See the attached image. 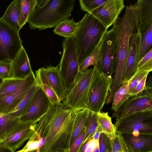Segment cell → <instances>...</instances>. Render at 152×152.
I'll use <instances>...</instances> for the list:
<instances>
[{
    "label": "cell",
    "instance_id": "obj_1",
    "mask_svg": "<svg viewBox=\"0 0 152 152\" xmlns=\"http://www.w3.org/2000/svg\"><path fill=\"white\" fill-rule=\"evenodd\" d=\"M77 111L62 103L51 104L38 122L28 142L38 144L42 138H45L40 152H69Z\"/></svg>",
    "mask_w": 152,
    "mask_h": 152
},
{
    "label": "cell",
    "instance_id": "obj_2",
    "mask_svg": "<svg viewBox=\"0 0 152 152\" xmlns=\"http://www.w3.org/2000/svg\"><path fill=\"white\" fill-rule=\"evenodd\" d=\"M138 9L137 2L130 4L126 7L124 16L117 22L119 25L117 62L112 84L119 86L123 80L129 51L130 37L136 27V16Z\"/></svg>",
    "mask_w": 152,
    "mask_h": 152
},
{
    "label": "cell",
    "instance_id": "obj_3",
    "mask_svg": "<svg viewBox=\"0 0 152 152\" xmlns=\"http://www.w3.org/2000/svg\"><path fill=\"white\" fill-rule=\"evenodd\" d=\"M78 23L74 37L80 65L101 42L107 29L93 15L87 12Z\"/></svg>",
    "mask_w": 152,
    "mask_h": 152
},
{
    "label": "cell",
    "instance_id": "obj_4",
    "mask_svg": "<svg viewBox=\"0 0 152 152\" xmlns=\"http://www.w3.org/2000/svg\"><path fill=\"white\" fill-rule=\"evenodd\" d=\"M75 0H48L40 7H37L28 22L31 29L42 30L56 26L68 19L73 11Z\"/></svg>",
    "mask_w": 152,
    "mask_h": 152
},
{
    "label": "cell",
    "instance_id": "obj_5",
    "mask_svg": "<svg viewBox=\"0 0 152 152\" xmlns=\"http://www.w3.org/2000/svg\"><path fill=\"white\" fill-rule=\"evenodd\" d=\"M100 71L97 67L87 69L82 74L79 72L76 81L66 93L62 103L68 107L77 111L88 109L90 88Z\"/></svg>",
    "mask_w": 152,
    "mask_h": 152
},
{
    "label": "cell",
    "instance_id": "obj_6",
    "mask_svg": "<svg viewBox=\"0 0 152 152\" xmlns=\"http://www.w3.org/2000/svg\"><path fill=\"white\" fill-rule=\"evenodd\" d=\"M119 25L117 22L107 30L99 46L100 58L97 67L104 74L112 77L117 62Z\"/></svg>",
    "mask_w": 152,
    "mask_h": 152
},
{
    "label": "cell",
    "instance_id": "obj_7",
    "mask_svg": "<svg viewBox=\"0 0 152 152\" xmlns=\"http://www.w3.org/2000/svg\"><path fill=\"white\" fill-rule=\"evenodd\" d=\"M62 47L63 53L58 66L67 93L75 83L79 72V64L74 37L64 38Z\"/></svg>",
    "mask_w": 152,
    "mask_h": 152
},
{
    "label": "cell",
    "instance_id": "obj_8",
    "mask_svg": "<svg viewBox=\"0 0 152 152\" xmlns=\"http://www.w3.org/2000/svg\"><path fill=\"white\" fill-rule=\"evenodd\" d=\"M116 132L121 134L152 135V110H146L116 120Z\"/></svg>",
    "mask_w": 152,
    "mask_h": 152
},
{
    "label": "cell",
    "instance_id": "obj_9",
    "mask_svg": "<svg viewBox=\"0 0 152 152\" xmlns=\"http://www.w3.org/2000/svg\"><path fill=\"white\" fill-rule=\"evenodd\" d=\"M19 32L0 18V61L12 62L23 47Z\"/></svg>",
    "mask_w": 152,
    "mask_h": 152
},
{
    "label": "cell",
    "instance_id": "obj_10",
    "mask_svg": "<svg viewBox=\"0 0 152 152\" xmlns=\"http://www.w3.org/2000/svg\"><path fill=\"white\" fill-rule=\"evenodd\" d=\"M113 79L100 70L91 85L88 95V109L100 112L105 103Z\"/></svg>",
    "mask_w": 152,
    "mask_h": 152
},
{
    "label": "cell",
    "instance_id": "obj_11",
    "mask_svg": "<svg viewBox=\"0 0 152 152\" xmlns=\"http://www.w3.org/2000/svg\"><path fill=\"white\" fill-rule=\"evenodd\" d=\"M38 121L20 122L6 137L0 141V145L15 152L17 149L30 139Z\"/></svg>",
    "mask_w": 152,
    "mask_h": 152
},
{
    "label": "cell",
    "instance_id": "obj_12",
    "mask_svg": "<svg viewBox=\"0 0 152 152\" xmlns=\"http://www.w3.org/2000/svg\"><path fill=\"white\" fill-rule=\"evenodd\" d=\"M152 110V94L144 93L131 96L113 114L115 119L141 111Z\"/></svg>",
    "mask_w": 152,
    "mask_h": 152
},
{
    "label": "cell",
    "instance_id": "obj_13",
    "mask_svg": "<svg viewBox=\"0 0 152 152\" xmlns=\"http://www.w3.org/2000/svg\"><path fill=\"white\" fill-rule=\"evenodd\" d=\"M51 104L45 93L38 86L27 110L19 117L20 122L39 121L47 112Z\"/></svg>",
    "mask_w": 152,
    "mask_h": 152
},
{
    "label": "cell",
    "instance_id": "obj_14",
    "mask_svg": "<svg viewBox=\"0 0 152 152\" xmlns=\"http://www.w3.org/2000/svg\"><path fill=\"white\" fill-rule=\"evenodd\" d=\"M36 80L35 75L32 72L20 88L8 94H0V113L7 114L13 110Z\"/></svg>",
    "mask_w": 152,
    "mask_h": 152
},
{
    "label": "cell",
    "instance_id": "obj_15",
    "mask_svg": "<svg viewBox=\"0 0 152 152\" xmlns=\"http://www.w3.org/2000/svg\"><path fill=\"white\" fill-rule=\"evenodd\" d=\"M125 7L123 0H108L91 14L107 29L117 22L119 15Z\"/></svg>",
    "mask_w": 152,
    "mask_h": 152
},
{
    "label": "cell",
    "instance_id": "obj_16",
    "mask_svg": "<svg viewBox=\"0 0 152 152\" xmlns=\"http://www.w3.org/2000/svg\"><path fill=\"white\" fill-rule=\"evenodd\" d=\"M139 40L140 35L136 27L130 37L125 72L121 85L128 82L136 72L138 63L137 56Z\"/></svg>",
    "mask_w": 152,
    "mask_h": 152
},
{
    "label": "cell",
    "instance_id": "obj_17",
    "mask_svg": "<svg viewBox=\"0 0 152 152\" xmlns=\"http://www.w3.org/2000/svg\"><path fill=\"white\" fill-rule=\"evenodd\" d=\"M136 27L140 35L152 26V0H140L137 2Z\"/></svg>",
    "mask_w": 152,
    "mask_h": 152
},
{
    "label": "cell",
    "instance_id": "obj_18",
    "mask_svg": "<svg viewBox=\"0 0 152 152\" xmlns=\"http://www.w3.org/2000/svg\"><path fill=\"white\" fill-rule=\"evenodd\" d=\"M129 152H148L152 151V135L121 134Z\"/></svg>",
    "mask_w": 152,
    "mask_h": 152
},
{
    "label": "cell",
    "instance_id": "obj_19",
    "mask_svg": "<svg viewBox=\"0 0 152 152\" xmlns=\"http://www.w3.org/2000/svg\"><path fill=\"white\" fill-rule=\"evenodd\" d=\"M12 78L24 79L33 72L29 60L23 47L12 62Z\"/></svg>",
    "mask_w": 152,
    "mask_h": 152
},
{
    "label": "cell",
    "instance_id": "obj_20",
    "mask_svg": "<svg viewBox=\"0 0 152 152\" xmlns=\"http://www.w3.org/2000/svg\"><path fill=\"white\" fill-rule=\"evenodd\" d=\"M49 81L56 94L62 102L64 99L66 92L63 81L60 74L58 66L51 65L45 67Z\"/></svg>",
    "mask_w": 152,
    "mask_h": 152
},
{
    "label": "cell",
    "instance_id": "obj_21",
    "mask_svg": "<svg viewBox=\"0 0 152 152\" xmlns=\"http://www.w3.org/2000/svg\"><path fill=\"white\" fill-rule=\"evenodd\" d=\"M21 0H14L7 8L1 18L7 24L19 32L21 29L19 19Z\"/></svg>",
    "mask_w": 152,
    "mask_h": 152
},
{
    "label": "cell",
    "instance_id": "obj_22",
    "mask_svg": "<svg viewBox=\"0 0 152 152\" xmlns=\"http://www.w3.org/2000/svg\"><path fill=\"white\" fill-rule=\"evenodd\" d=\"M36 81L38 86L48 97L51 104H60L61 101L58 98L50 85L47 76L45 67L35 71Z\"/></svg>",
    "mask_w": 152,
    "mask_h": 152
},
{
    "label": "cell",
    "instance_id": "obj_23",
    "mask_svg": "<svg viewBox=\"0 0 152 152\" xmlns=\"http://www.w3.org/2000/svg\"><path fill=\"white\" fill-rule=\"evenodd\" d=\"M79 27V23L75 22L73 19H65L60 22L53 30L55 34L65 38L74 37Z\"/></svg>",
    "mask_w": 152,
    "mask_h": 152
},
{
    "label": "cell",
    "instance_id": "obj_24",
    "mask_svg": "<svg viewBox=\"0 0 152 152\" xmlns=\"http://www.w3.org/2000/svg\"><path fill=\"white\" fill-rule=\"evenodd\" d=\"M97 118L98 128L101 133H104L110 140L115 139L116 131L108 113L97 112Z\"/></svg>",
    "mask_w": 152,
    "mask_h": 152
},
{
    "label": "cell",
    "instance_id": "obj_25",
    "mask_svg": "<svg viewBox=\"0 0 152 152\" xmlns=\"http://www.w3.org/2000/svg\"><path fill=\"white\" fill-rule=\"evenodd\" d=\"M98 127L97 112L88 109V115L84 124L85 135L83 142L79 148L78 152L80 148L86 142L92 138L94 134L97 132Z\"/></svg>",
    "mask_w": 152,
    "mask_h": 152
},
{
    "label": "cell",
    "instance_id": "obj_26",
    "mask_svg": "<svg viewBox=\"0 0 152 152\" xmlns=\"http://www.w3.org/2000/svg\"><path fill=\"white\" fill-rule=\"evenodd\" d=\"M20 122L19 117L0 113V141L6 137Z\"/></svg>",
    "mask_w": 152,
    "mask_h": 152
},
{
    "label": "cell",
    "instance_id": "obj_27",
    "mask_svg": "<svg viewBox=\"0 0 152 152\" xmlns=\"http://www.w3.org/2000/svg\"><path fill=\"white\" fill-rule=\"evenodd\" d=\"M38 86L36 80L16 108L7 115L19 118L23 114L28 107Z\"/></svg>",
    "mask_w": 152,
    "mask_h": 152
},
{
    "label": "cell",
    "instance_id": "obj_28",
    "mask_svg": "<svg viewBox=\"0 0 152 152\" xmlns=\"http://www.w3.org/2000/svg\"><path fill=\"white\" fill-rule=\"evenodd\" d=\"M152 26L144 33L140 35L137 60L138 63L151 49Z\"/></svg>",
    "mask_w": 152,
    "mask_h": 152
},
{
    "label": "cell",
    "instance_id": "obj_29",
    "mask_svg": "<svg viewBox=\"0 0 152 152\" xmlns=\"http://www.w3.org/2000/svg\"><path fill=\"white\" fill-rule=\"evenodd\" d=\"M128 81L124 83L114 93L111 109L114 112L131 96L128 87Z\"/></svg>",
    "mask_w": 152,
    "mask_h": 152
},
{
    "label": "cell",
    "instance_id": "obj_30",
    "mask_svg": "<svg viewBox=\"0 0 152 152\" xmlns=\"http://www.w3.org/2000/svg\"><path fill=\"white\" fill-rule=\"evenodd\" d=\"M37 5V0H21L19 19L21 28L28 21Z\"/></svg>",
    "mask_w": 152,
    "mask_h": 152
},
{
    "label": "cell",
    "instance_id": "obj_31",
    "mask_svg": "<svg viewBox=\"0 0 152 152\" xmlns=\"http://www.w3.org/2000/svg\"><path fill=\"white\" fill-rule=\"evenodd\" d=\"M28 77L24 79L12 78L4 80L0 86V94H8L18 89L26 82Z\"/></svg>",
    "mask_w": 152,
    "mask_h": 152
},
{
    "label": "cell",
    "instance_id": "obj_32",
    "mask_svg": "<svg viewBox=\"0 0 152 152\" xmlns=\"http://www.w3.org/2000/svg\"><path fill=\"white\" fill-rule=\"evenodd\" d=\"M88 112V109L78 110L77 112L75 122V129L71 141L72 145L84 128Z\"/></svg>",
    "mask_w": 152,
    "mask_h": 152
},
{
    "label": "cell",
    "instance_id": "obj_33",
    "mask_svg": "<svg viewBox=\"0 0 152 152\" xmlns=\"http://www.w3.org/2000/svg\"><path fill=\"white\" fill-rule=\"evenodd\" d=\"M100 42L87 57L79 65V72L82 74L90 66L92 65L94 68L97 67L100 58L99 46Z\"/></svg>",
    "mask_w": 152,
    "mask_h": 152
},
{
    "label": "cell",
    "instance_id": "obj_34",
    "mask_svg": "<svg viewBox=\"0 0 152 152\" xmlns=\"http://www.w3.org/2000/svg\"><path fill=\"white\" fill-rule=\"evenodd\" d=\"M108 152H129L121 134L116 132L115 138L110 140Z\"/></svg>",
    "mask_w": 152,
    "mask_h": 152
},
{
    "label": "cell",
    "instance_id": "obj_35",
    "mask_svg": "<svg viewBox=\"0 0 152 152\" xmlns=\"http://www.w3.org/2000/svg\"><path fill=\"white\" fill-rule=\"evenodd\" d=\"M108 0H80L81 10L91 13L97 8L103 6Z\"/></svg>",
    "mask_w": 152,
    "mask_h": 152
},
{
    "label": "cell",
    "instance_id": "obj_36",
    "mask_svg": "<svg viewBox=\"0 0 152 152\" xmlns=\"http://www.w3.org/2000/svg\"><path fill=\"white\" fill-rule=\"evenodd\" d=\"M152 70V48L138 63L134 74L144 72H150Z\"/></svg>",
    "mask_w": 152,
    "mask_h": 152
},
{
    "label": "cell",
    "instance_id": "obj_37",
    "mask_svg": "<svg viewBox=\"0 0 152 152\" xmlns=\"http://www.w3.org/2000/svg\"><path fill=\"white\" fill-rule=\"evenodd\" d=\"M0 77L3 80L12 78V62L0 61Z\"/></svg>",
    "mask_w": 152,
    "mask_h": 152
},
{
    "label": "cell",
    "instance_id": "obj_38",
    "mask_svg": "<svg viewBox=\"0 0 152 152\" xmlns=\"http://www.w3.org/2000/svg\"><path fill=\"white\" fill-rule=\"evenodd\" d=\"M149 73L148 72H144L134 74L128 81V89L131 96L138 83L145 75H148Z\"/></svg>",
    "mask_w": 152,
    "mask_h": 152
},
{
    "label": "cell",
    "instance_id": "obj_39",
    "mask_svg": "<svg viewBox=\"0 0 152 152\" xmlns=\"http://www.w3.org/2000/svg\"><path fill=\"white\" fill-rule=\"evenodd\" d=\"M110 140L104 133L100 134L98 139L99 152H108Z\"/></svg>",
    "mask_w": 152,
    "mask_h": 152
},
{
    "label": "cell",
    "instance_id": "obj_40",
    "mask_svg": "<svg viewBox=\"0 0 152 152\" xmlns=\"http://www.w3.org/2000/svg\"><path fill=\"white\" fill-rule=\"evenodd\" d=\"M85 132L84 128L70 148L69 152H78L79 148L84 139Z\"/></svg>",
    "mask_w": 152,
    "mask_h": 152
},
{
    "label": "cell",
    "instance_id": "obj_41",
    "mask_svg": "<svg viewBox=\"0 0 152 152\" xmlns=\"http://www.w3.org/2000/svg\"><path fill=\"white\" fill-rule=\"evenodd\" d=\"M148 75H145L138 83L132 96L139 95L145 89L146 80Z\"/></svg>",
    "mask_w": 152,
    "mask_h": 152
},
{
    "label": "cell",
    "instance_id": "obj_42",
    "mask_svg": "<svg viewBox=\"0 0 152 152\" xmlns=\"http://www.w3.org/2000/svg\"><path fill=\"white\" fill-rule=\"evenodd\" d=\"M98 142V141H95L92 138H91L89 146L85 152H92L96 144Z\"/></svg>",
    "mask_w": 152,
    "mask_h": 152
},
{
    "label": "cell",
    "instance_id": "obj_43",
    "mask_svg": "<svg viewBox=\"0 0 152 152\" xmlns=\"http://www.w3.org/2000/svg\"><path fill=\"white\" fill-rule=\"evenodd\" d=\"M101 133L98 127L97 132L94 134L92 137L93 139L95 141H98V139L100 134Z\"/></svg>",
    "mask_w": 152,
    "mask_h": 152
},
{
    "label": "cell",
    "instance_id": "obj_44",
    "mask_svg": "<svg viewBox=\"0 0 152 152\" xmlns=\"http://www.w3.org/2000/svg\"><path fill=\"white\" fill-rule=\"evenodd\" d=\"M0 152H13L10 149L0 145Z\"/></svg>",
    "mask_w": 152,
    "mask_h": 152
},
{
    "label": "cell",
    "instance_id": "obj_45",
    "mask_svg": "<svg viewBox=\"0 0 152 152\" xmlns=\"http://www.w3.org/2000/svg\"><path fill=\"white\" fill-rule=\"evenodd\" d=\"M48 0H38L37 1V7H40L44 6L47 2Z\"/></svg>",
    "mask_w": 152,
    "mask_h": 152
},
{
    "label": "cell",
    "instance_id": "obj_46",
    "mask_svg": "<svg viewBox=\"0 0 152 152\" xmlns=\"http://www.w3.org/2000/svg\"><path fill=\"white\" fill-rule=\"evenodd\" d=\"M92 152H99V149L98 142L96 144Z\"/></svg>",
    "mask_w": 152,
    "mask_h": 152
},
{
    "label": "cell",
    "instance_id": "obj_47",
    "mask_svg": "<svg viewBox=\"0 0 152 152\" xmlns=\"http://www.w3.org/2000/svg\"><path fill=\"white\" fill-rule=\"evenodd\" d=\"M27 152H37V149H36L33 150L29 151Z\"/></svg>",
    "mask_w": 152,
    "mask_h": 152
},
{
    "label": "cell",
    "instance_id": "obj_48",
    "mask_svg": "<svg viewBox=\"0 0 152 152\" xmlns=\"http://www.w3.org/2000/svg\"><path fill=\"white\" fill-rule=\"evenodd\" d=\"M3 80L0 77V86L2 83Z\"/></svg>",
    "mask_w": 152,
    "mask_h": 152
},
{
    "label": "cell",
    "instance_id": "obj_49",
    "mask_svg": "<svg viewBox=\"0 0 152 152\" xmlns=\"http://www.w3.org/2000/svg\"><path fill=\"white\" fill-rule=\"evenodd\" d=\"M152 152V151H150V152Z\"/></svg>",
    "mask_w": 152,
    "mask_h": 152
},
{
    "label": "cell",
    "instance_id": "obj_50",
    "mask_svg": "<svg viewBox=\"0 0 152 152\" xmlns=\"http://www.w3.org/2000/svg\"></svg>",
    "mask_w": 152,
    "mask_h": 152
}]
</instances>
